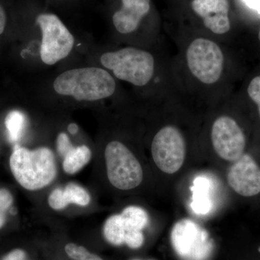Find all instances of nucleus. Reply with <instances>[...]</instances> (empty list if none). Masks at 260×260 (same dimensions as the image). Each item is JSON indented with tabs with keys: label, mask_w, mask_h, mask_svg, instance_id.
Returning a JSON list of instances; mask_svg holds the SVG:
<instances>
[{
	"label": "nucleus",
	"mask_w": 260,
	"mask_h": 260,
	"mask_svg": "<svg viewBox=\"0 0 260 260\" xmlns=\"http://www.w3.org/2000/svg\"><path fill=\"white\" fill-rule=\"evenodd\" d=\"M259 40L260 42V30H259Z\"/></svg>",
	"instance_id": "29"
},
{
	"label": "nucleus",
	"mask_w": 260,
	"mask_h": 260,
	"mask_svg": "<svg viewBox=\"0 0 260 260\" xmlns=\"http://www.w3.org/2000/svg\"><path fill=\"white\" fill-rule=\"evenodd\" d=\"M247 93L249 98L257 106L260 117V75L251 80L248 86Z\"/></svg>",
	"instance_id": "21"
},
{
	"label": "nucleus",
	"mask_w": 260,
	"mask_h": 260,
	"mask_svg": "<svg viewBox=\"0 0 260 260\" xmlns=\"http://www.w3.org/2000/svg\"><path fill=\"white\" fill-rule=\"evenodd\" d=\"M90 196L83 187L73 183L68 184L64 189H54L48 198V203L52 209H64L68 205L76 204L87 206L90 203Z\"/></svg>",
	"instance_id": "13"
},
{
	"label": "nucleus",
	"mask_w": 260,
	"mask_h": 260,
	"mask_svg": "<svg viewBox=\"0 0 260 260\" xmlns=\"http://www.w3.org/2000/svg\"><path fill=\"white\" fill-rule=\"evenodd\" d=\"M133 260H140V259H133Z\"/></svg>",
	"instance_id": "30"
},
{
	"label": "nucleus",
	"mask_w": 260,
	"mask_h": 260,
	"mask_svg": "<svg viewBox=\"0 0 260 260\" xmlns=\"http://www.w3.org/2000/svg\"><path fill=\"white\" fill-rule=\"evenodd\" d=\"M191 208L194 213L205 215L212 209L213 203L210 198V183L207 178L198 177L194 179Z\"/></svg>",
	"instance_id": "14"
},
{
	"label": "nucleus",
	"mask_w": 260,
	"mask_h": 260,
	"mask_svg": "<svg viewBox=\"0 0 260 260\" xmlns=\"http://www.w3.org/2000/svg\"><path fill=\"white\" fill-rule=\"evenodd\" d=\"M191 8L203 19L206 28L215 34H224L231 29L228 0H193Z\"/></svg>",
	"instance_id": "11"
},
{
	"label": "nucleus",
	"mask_w": 260,
	"mask_h": 260,
	"mask_svg": "<svg viewBox=\"0 0 260 260\" xmlns=\"http://www.w3.org/2000/svg\"><path fill=\"white\" fill-rule=\"evenodd\" d=\"M37 23L42 30L41 59L44 64L54 65L70 55L75 38L63 22L52 13L39 15Z\"/></svg>",
	"instance_id": "6"
},
{
	"label": "nucleus",
	"mask_w": 260,
	"mask_h": 260,
	"mask_svg": "<svg viewBox=\"0 0 260 260\" xmlns=\"http://www.w3.org/2000/svg\"><path fill=\"white\" fill-rule=\"evenodd\" d=\"M128 231H142L148 223V215L140 207H126L120 214Z\"/></svg>",
	"instance_id": "17"
},
{
	"label": "nucleus",
	"mask_w": 260,
	"mask_h": 260,
	"mask_svg": "<svg viewBox=\"0 0 260 260\" xmlns=\"http://www.w3.org/2000/svg\"><path fill=\"white\" fill-rule=\"evenodd\" d=\"M5 223V215L4 212L0 210V229L4 225Z\"/></svg>",
	"instance_id": "28"
},
{
	"label": "nucleus",
	"mask_w": 260,
	"mask_h": 260,
	"mask_svg": "<svg viewBox=\"0 0 260 260\" xmlns=\"http://www.w3.org/2000/svg\"><path fill=\"white\" fill-rule=\"evenodd\" d=\"M251 9L256 10L260 15V0H242Z\"/></svg>",
	"instance_id": "26"
},
{
	"label": "nucleus",
	"mask_w": 260,
	"mask_h": 260,
	"mask_svg": "<svg viewBox=\"0 0 260 260\" xmlns=\"http://www.w3.org/2000/svg\"><path fill=\"white\" fill-rule=\"evenodd\" d=\"M10 166L17 181L28 190L45 187L56 175L54 153L46 147L30 150L17 145L10 156Z\"/></svg>",
	"instance_id": "2"
},
{
	"label": "nucleus",
	"mask_w": 260,
	"mask_h": 260,
	"mask_svg": "<svg viewBox=\"0 0 260 260\" xmlns=\"http://www.w3.org/2000/svg\"><path fill=\"white\" fill-rule=\"evenodd\" d=\"M108 179L121 190L134 189L141 184L143 172L133 153L119 141H112L105 149Z\"/></svg>",
	"instance_id": "5"
},
{
	"label": "nucleus",
	"mask_w": 260,
	"mask_h": 260,
	"mask_svg": "<svg viewBox=\"0 0 260 260\" xmlns=\"http://www.w3.org/2000/svg\"><path fill=\"white\" fill-rule=\"evenodd\" d=\"M26 255L22 249H15L5 256L3 260H25Z\"/></svg>",
	"instance_id": "24"
},
{
	"label": "nucleus",
	"mask_w": 260,
	"mask_h": 260,
	"mask_svg": "<svg viewBox=\"0 0 260 260\" xmlns=\"http://www.w3.org/2000/svg\"><path fill=\"white\" fill-rule=\"evenodd\" d=\"M78 129L79 128H78V126L76 124H70L69 126H68V131L71 134H75V133H78Z\"/></svg>",
	"instance_id": "27"
},
{
	"label": "nucleus",
	"mask_w": 260,
	"mask_h": 260,
	"mask_svg": "<svg viewBox=\"0 0 260 260\" xmlns=\"http://www.w3.org/2000/svg\"><path fill=\"white\" fill-rule=\"evenodd\" d=\"M64 250L68 256L73 260H104L96 254L90 253L83 246L73 243L67 244Z\"/></svg>",
	"instance_id": "19"
},
{
	"label": "nucleus",
	"mask_w": 260,
	"mask_h": 260,
	"mask_svg": "<svg viewBox=\"0 0 260 260\" xmlns=\"http://www.w3.org/2000/svg\"><path fill=\"white\" fill-rule=\"evenodd\" d=\"M91 156V151L86 145L74 147L64 157L63 169L68 174H74L88 164Z\"/></svg>",
	"instance_id": "15"
},
{
	"label": "nucleus",
	"mask_w": 260,
	"mask_h": 260,
	"mask_svg": "<svg viewBox=\"0 0 260 260\" xmlns=\"http://www.w3.org/2000/svg\"><path fill=\"white\" fill-rule=\"evenodd\" d=\"M186 59L189 71L201 83L212 85L220 80L224 55L216 43L205 38L194 39L187 48Z\"/></svg>",
	"instance_id": "4"
},
{
	"label": "nucleus",
	"mask_w": 260,
	"mask_h": 260,
	"mask_svg": "<svg viewBox=\"0 0 260 260\" xmlns=\"http://www.w3.org/2000/svg\"><path fill=\"white\" fill-rule=\"evenodd\" d=\"M151 153L154 162L162 172L172 174L178 172L186 155L185 140L181 132L174 126L159 130L152 142Z\"/></svg>",
	"instance_id": "8"
},
{
	"label": "nucleus",
	"mask_w": 260,
	"mask_h": 260,
	"mask_svg": "<svg viewBox=\"0 0 260 260\" xmlns=\"http://www.w3.org/2000/svg\"><path fill=\"white\" fill-rule=\"evenodd\" d=\"M7 17L5 10L0 5V36L4 32L5 26H6Z\"/></svg>",
	"instance_id": "25"
},
{
	"label": "nucleus",
	"mask_w": 260,
	"mask_h": 260,
	"mask_svg": "<svg viewBox=\"0 0 260 260\" xmlns=\"http://www.w3.org/2000/svg\"><path fill=\"white\" fill-rule=\"evenodd\" d=\"M13 198L11 193L5 189H0V210L4 212L8 210L13 204Z\"/></svg>",
	"instance_id": "23"
},
{
	"label": "nucleus",
	"mask_w": 260,
	"mask_h": 260,
	"mask_svg": "<svg viewBox=\"0 0 260 260\" xmlns=\"http://www.w3.org/2000/svg\"><path fill=\"white\" fill-rule=\"evenodd\" d=\"M25 116L20 111H12L5 119V126L10 140L17 142L20 139L25 126Z\"/></svg>",
	"instance_id": "18"
},
{
	"label": "nucleus",
	"mask_w": 260,
	"mask_h": 260,
	"mask_svg": "<svg viewBox=\"0 0 260 260\" xmlns=\"http://www.w3.org/2000/svg\"><path fill=\"white\" fill-rule=\"evenodd\" d=\"M228 182L238 194L252 197L260 193V167L249 154H243L229 169Z\"/></svg>",
	"instance_id": "10"
},
{
	"label": "nucleus",
	"mask_w": 260,
	"mask_h": 260,
	"mask_svg": "<svg viewBox=\"0 0 260 260\" xmlns=\"http://www.w3.org/2000/svg\"><path fill=\"white\" fill-rule=\"evenodd\" d=\"M171 240L174 251L184 260H206L213 249L208 232L188 219L174 225Z\"/></svg>",
	"instance_id": "7"
},
{
	"label": "nucleus",
	"mask_w": 260,
	"mask_h": 260,
	"mask_svg": "<svg viewBox=\"0 0 260 260\" xmlns=\"http://www.w3.org/2000/svg\"><path fill=\"white\" fill-rule=\"evenodd\" d=\"M127 229L121 215H114L109 217L104 224V235L108 242L114 246L124 244Z\"/></svg>",
	"instance_id": "16"
},
{
	"label": "nucleus",
	"mask_w": 260,
	"mask_h": 260,
	"mask_svg": "<svg viewBox=\"0 0 260 260\" xmlns=\"http://www.w3.org/2000/svg\"><path fill=\"white\" fill-rule=\"evenodd\" d=\"M56 148L61 156L65 157L74 147L70 142L68 135L66 133H61L58 135L57 140H56Z\"/></svg>",
	"instance_id": "22"
},
{
	"label": "nucleus",
	"mask_w": 260,
	"mask_h": 260,
	"mask_svg": "<svg viewBox=\"0 0 260 260\" xmlns=\"http://www.w3.org/2000/svg\"><path fill=\"white\" fill-rule=\"evenodd\" d=\"M211 140L218 156L227 161H236L244 154L245 135L237 121L230 116H221L214 121Z\"/></svg>",
	"instance_id": "9"
},
{
	"label": "nucleus",
	"mask_w": 260,
	"mask_h": 260,
	"mask_svg": "<svg viewBox=\"0 0 260 260\" xmlns=\"http://www.w3.org/2000/svg\"><path fill=\"white\" fill-rule=\"evenodd\" d=\"M122 7L113 15V24L121 34L134 32L142 19L148 14L150 0H121Z\"/></svg>",
	"instance_id": "12"
},
{
	"label": "nucleus",
	"mask_w": 260,
	"mask_h": 260,
	"mask_svg": "<svg viewBox=\"0 0 260 260\" xmlns=\"http://www.w3.org/2000/svg\"><path fill=\"white\" fill-rule=\"evenodd\" d=\"M101 63L111 70L117 79L135 86H145L155 73V59L148 51L135 47H125L104 53Z\"/></svg>",
	"instance_id": "3"
},
{
	"label": "nucleus",
	"mask_w": 260,
	"mask_h": 260,
	"mask_svg": "<svg viewBox=\"0 0 260 260\" xmlns=\"http://www.w3.org/2000/svg\"><path fill=\"white\" fill-rule=\"evenodd\" d=\"M144 239V235L142 231H129L126 233L124 244L131 249H138L143 245Z\"/></svg>",
	"instance_id": "20"
},
{
	"label": "nucleus",
	"mask_w": 260,
	"mask_h": 260,
	"mask_svg": "<svg viewBox=\"0 0 260 260\" xmlns=\"http://www.w3.org/2000/svg\"><path fill=\"white\" fill-rule=\"evenodd\" d=\"M53 88L58 95L78 102H97L114 95L116 82L107 70L87 67L61 73L54 80Z\"/></svg>",
	"instance_id": "1"
}]
</instances>
